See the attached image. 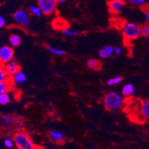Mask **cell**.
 <instances>
[{
    "label": "cell",
    "instance_id": "603a6c76",
    "mask_svg": "<svg viewBox=\"0 0 149 149\" xmlns=\"http://www.w3.org/2000/svg\"><path fill=\"white\" fill-rule=\"evenodd\" d=\"M139 36L143 37H149V24H145L140 27V33Z\"/></svg>",
    "mask_w": 149,
    "mask_h": 149
},
{
    "label": "cell",
    "instance_id": "6da1fadb",
    "mask_svg": "<svg viewBox=\"0 0 149 149\" xmlns=\"http://www.w3.org/2000/svg\"><path fill=\"white\" fill-rule=\"evenodd\" d=\"M14 143L18 149H42L33 143L29 135L25 131H18L13 137Z\"/></svg>",
    "mask_w": 149,
    "mask_h": 149
},
{
    "label": "cell",
    "instance_id": "f546056e",
    "mask_svg": "<svg viewBox=\"0 0 149 149\" xmlns=\"http://www.w3.org/2000/svg\"><path fill=\"white\" fill-rule=\"evenodd\" d=\"M5 23H6L5 19L4 18L3 16H0V28H3L5 25Z\"/></svg>",
    "mask_w": 149,
    "mask_h": 149
},
{
    "label": "cell",
    "instance_id": "ba28073f",
    "mask_svg": "<svg viewBox=\"0 0 149 149\" xmlns=\"http://www.w3.org/2000/svg\"><path fill=\"white\" fill-rule=\"evenodd\" d=\"M4 68L6 72V73L10 76V78L13 77L15 74L17 73L20 71V66L17 61H10V62L7 63L4 65Z\"/></svg>",
    "mask_w": 149,
    "mask_h": 149
},
{
    "label": "cell",
    "instance_id": "4dcf8cb0",
    "mask_svg": "<svg viewBox=\"0 0 149 149\" xmlns=\"http://www.w3.org/2000/svg\"><path fill=\"white\" fill-rule=\"evenodd\" d=\"M145 20L146 23L149 24V10L145 12Z\"/></svg>",
    "mask_w": 149,
    "mask_h": 149
},
{
    "label": "cell",
    "instance_id": "484cf974",
    "mask_svg": "<svg viewBox=\"0 0 149 149\" xmlns=\"http://www.w3.org/2000/svg\"><path fill=\"white\" fill-rule=\"evenodd\" d=\"M128 2L139 7H145L146 5V0H127Z\"/></svg>",
    "mask_w": 149,
    "mask_h": 149
},
{
    "label": "cell",
    "instance_id": "2e32d148",
    "mask_svg": "<svg viewBox=\"0 0 149 149\" xmlns=\"http://www.w3.org/2000/svg\"><path fill=\"white\" fill-rule=\"evenodd\" d=\"M12 83L13 82L11 80L8 81L0 82V94L9 92L12 87Z\"/></svg>",
    "mask_w": 149,
    "mask_h": 149
},
{
    "label": "cell",
    "instance_id": "1f68e13d",
    "mask_svg": "<svg viewBox=\"0 0 149 149\" xmlns=\"http://www.w3.org/2000/svg\"><path fill=\"white\" fill-rule=\"evenodd\" d=\"M66 1H67V0H56V2H57L58 3H60V4L65 3Z\"/></svg>",
    "mask_w": 149,
    "mask_h": 149
},
{
    "label": "cell",
    "instance_id": "52a82bcc",
    "mask_svg": "<svg viewBox=\"0 0 149 149\" xmlns=\"http://www.w3.org/2000/svg\"><path fill=\"white\" fill-rule=\"evenodd\" d=\"M125 5V3L123 0H111L108 3L110 13L113 15H117L121 13Z\"/></svg>",
    "mask_w": 149,
    "mask_h": 149
},
{
    "label": "cell",
    "instance_id": "8992f818",
    "mask_svg": "<svg viewBox=\"0 0 149 149\" xmlns=\"http://www.w3.org/2000/svg\"><path fill=\"white\" fill-rule=\"evenodd\" d=\"M14 56V50L10 46H3L0 48V64L5 65L12 61Z\"/></svg>",
    "mask_w": 149,
    "mask_h": 149
},
{
    "label": "cell",
    "instance_id": "3957f363",
    "mask_svg": "<svg viewBox=\"0 0 149 149\" xmlns=\"http://www.w3.org/2000/svg\"><path fill=\"white\" fill-rule=\"evenodd\" d=\"M140 26L136 23H127L123 27V35L128 42L137 39L139 37Z\"/></svg>",
    "mask_w": 149,
    "mask_h": 149
},
{
    "label": "cell",
    "instance_id": "d4e9b609",
    "mask_svg": "<svg viewBox=\"0 0 149 149\" xmlns=\"http://www.w3.org/2000/svg\"><path fill=\"white\" fill-rule=\"evenodd\" d=\"M62 33L64 35L68 37H74L77 35V32H76L75 31L70 29V28H65V29L62 30Z\"/></svg>",
    "mask_w": 149,
    "mask_h": 149
},
{
    "label": "cell",
    "instance_id": "ac0fdd59",
    "mask_svg": "<svg viewBox=\"0 0 149 149\" xmlns=\"http://www.w3.org/2000/svg\"><path fill=\"white\" fill-rule=\"evenodd\" d=\"M0 121L6 127L13 126V117H10L9 115H3L0 119Z\"/></svg>",
    "mask_w": 149,
    "mask_h": 149
},
{
    "label": "cell",
    "instance_id": "277c9868",
    "mask_svg": "<svg viewBox=\"0 0 149 149\" xmlns=\"http://www.w3.org/2000/svg\"><path fill=\"white\" fill-rule=\"evenodd\" d=\"M13 18L17 24L23 28H28L30 25V15L26 11L20 9L13 14Z\"/></svg>",
    "mask_w": 149,
    "mask_h": 149
},
{
    "label": "cell",
    "instance_id": "7c38bea8",
    "mask_svg": "<svg viewBox=\"0 0 149 149\" xmlns=\"http://www.w3.org/2000/svg\"><path fill=\"white\" fill-rule=\"evenodd\" d=\"M140 113L144 119L149 120V100H144L141 102Z\"/></svg>",
    "mask_w": 149,
    "mask_h": 149
},
{
    "label": "cell",
    "instance_id": "83f0119b",
    "mask_svg": "<svg viewBox=\"0 0 149 149\" xmlns=\"http://www.w3.org/2000/svg\"><path fill=\"white\" fill-rule=\"evenodd\" d=\"M21 123V119L19 117H13V126H18Z\"/></svg>",
    "mask_w": 149,
    "mask_h": 149
},
{
    "label": "cell",
    "instance_id": "30bf717a",
    "mask_svg": "<svg viewBox=\"0 0 149 149\" xmlns=\"http://www.w3.org/2000/svg\"><path fill=\"white\" fill-rule=\"evenodd\" d=\"M50 139L54 143H64V135L62 134V132L59 131H50L48 133Z\"/></svg>",
    "mask_w": 149,
    "mask_h": 149
},
{
    "label": "cell",
    "instance_id": "9a60e30c",
    "mask_svg": "<svg viewBox=\"0 0 149 149\" xmlns=\"http://www.w3.org/2000/svg\"><path fill=\"white\" fill-rule=\"evenodd\" d=\"M87 65L90 69H93V70H101L102 69V63L101 61L97 59H90L87 62Z\"/></svg>",
    "mask_w": 149,
    "mask_h": 149
},
{
    "label": "cell",
    "instance_id": "d6986e66",
    "mask_svg": "<svg viewBox=\"0 0 149 149\" xmlns=\"http://www.w3.org/2000/svg\"><path fill=\"white\" fill-rule=\"evenodd\" d=\"M28 10H29L30 13L31 15H33V16H37V17H41L43 14L42 10L38 5H32V6L30 7Z\"/></svg>",
    "mask_w": 149,
    "mask_h": 149
},
{
    "label": "cell",
    "instance_id": "4316f807",
    "mask_svg": "<svg viewBox=\"0 0 149 149\" xmlns=\"http://www.w3.org/2000/svg\"><path fill=\"white\" fill-rule=\"evenodd\" d=\"M4 145L8 148H11L15 145L14 140L13 139H10V138H7L4 140Z\"/></svg>",
    "mask_w": 149,
    "mask_h": 149
},
{
    "label": "cell",
    "instance_id": "5bb4252c",
    "mask_svg": "<svg viewBox=\"0 0 149 149\" xmlns=\"http://www.w3.org/2000/svg\"><path fill=\"white\" fill-rule=\"evenodd\" d=\"M134 93V87L132 84H125L122 89V94L124 97L128 98L131 96Z\"/></svg>",
    "mask_w": 149,
    "mask_h": 149
},
{
    "label": "cell",
    "instance_id": "ffe728a7",
    "mask_svg": "<svg viewBox=\"0 0 149 149\" xmlns=\"http://www.w3.org/2000/svg\"><path fill=\"white\" fill-rule=\"evenodd\" d=\"M10 80H11V78L6 73L5 68H4V65L0 64V82L8 81Z\"/></svg>",
    "mask_w": 149,
    "mask_h": 149
},
{
    "label": "cell",
    "instance_id": "7402d4cb",
    "mask_svg": "<svg viewBox=\"0 0 149 149\" xmlns=\"http://www.w3.org/2000/svg\"><path fill=\"white\" fill-rule=\"evenodd\" d=\"M10 99H11V97L9 94V92L0 94V105H5L8 104L10 102Z\"/></svg>",
    "mask_w": 149,
    "mask_h": 149
},
{
    "label": "cell",
    "instance_id": "4fadbf2b",
    "mask_svg": "<svg viewBox=\"0 0 149 149\" xmlns=\"http://www.w3.org/2000/svg\"><path fill=\"white\" fill-rule=\"evenodd\" d=\"M27 77L25 72L20 70L17 73H16L13 77H11V81L13 84H20L26 81Z\"/></svg>",
    "mask_w": 149,
    "mask_h": 149
},
{
    "label": "cell",
    "instance_id": "44dd1931",
    "mask_svg": "<svg viewBox=\"0 0 149 149\" xmlns=\"http://www.w3.org/2000/svg\"><path fill=\"white\" fill-rule=\"evenodd\" d=\"M47 49L51 54H54V55L63 56L65 54V51L63 49H56V48H54L51 46H47Z\"/></svg>",
    "mask_w": 149,
    "mask_h": 149
},
{
    "label": "cell",
    "instance_id": "8fae6325",
    "mask_svg": "<svg viewBox=\"0 0 149 149\" xmlns=\"http://www.w3.org/2000/svg\"><path fill=\"white\" fill-rule=\"evenodd\" d=\"M114 54V47L111 46H106L99 51V56L101 58H109Z\"/></svg>",
    "mask_w": 149,
    "mask_h": 149
},
{
    "label": "cell",
    "instance_id": "7a4b0ae2",
    "mask_svg": "<svg viewBox=\"0 0 149 149\" xmlns=\"http://www.w3.org/2000/svg\"><path fill=\"white\" fill-rule=\"evenodd\" d=\"M103 102L104 105L108 110H117L123 105V98L120 94L115 92H111L105 95Z\"/></svg>",
    "mask_w": 149,
    "mask_h": 149
},
{
    "label": "cell",
    "instance_id": "cb8c5ba5",
    "mask_svg": "<svg viewBox=\"0 0 149 149\" xmlns=\"http://www.w3.org/2000/svg\"><path fill=\"white\" fill-rule=\"evenodd\" d=\"M122 81H123V77H121V76H116V77L112 78L109 79V80L107 81V84H108V86L116 85V84H120Z\"/></svg>",
    "mask_w": 149,
    "mask_h": 149
},
{
    "label": "cell",
    "instance_id": "f1b7e54d",
    "mask_svg": "<svg viewBox=\"0 0 149 149\" xmlns=\"http://www.w3.org/2000/svg\"><path fill=\"white\" fill-rule=\"evenodd\" d=\"M122 52H123V49H122V48L120 46H117L116 47H114V54H116V55H120L122 54Z\"/></svg>",
    "mask_w": 149,
    "mask_h": 149
},
{
    "label": "cell",
    "instance_id": "5b68a950",
    "mask_svg": "<svg viewBox=\"0 0 149 149\" xmlns=\"http://www.w3.org/2000/svg\"><path fill=\"white\" fill-rule=\"evenodd\" d=\"M56 0H38V6L40 7L43 14L51 15L56 11Z\"/></svg>",
    "mask_w": 149,
    "mask_h": 149
},
{
    "label": "cell",
    "instance_id": "9c48e42d",
    "mask_svg": "<svg viewBox=\"0 0 149 149\" xmlns=\"http://www.w3.org/2000/svg\"><path fill=\"white\" fill-rule=\"evenodd\" d=\"M52 26L54 29L62 31V30L65 29V28L68 27V22L66 20H63L62 18L56 17V18H55L53 20Z\"/></svg>",
    "mask_w": 149,
    "mask_h": 149
},
{
    "label": "cell",
    "instance_id": "e0dca14e",
    "mask_svg": "<svg viewBox=\"0 0 149 149\" xmlns=\"http://www.w3.org/2000/svg\"><path fill=\"white\" fill-rule=\"evenodd\" d=\"M9 41H10V43L12 47H18L22 43L20 37L17 35H15V34H13L9 37Z\"/></svg>",
    "mask_w": 149,
    "mask_h": 149
}]
</instances>
